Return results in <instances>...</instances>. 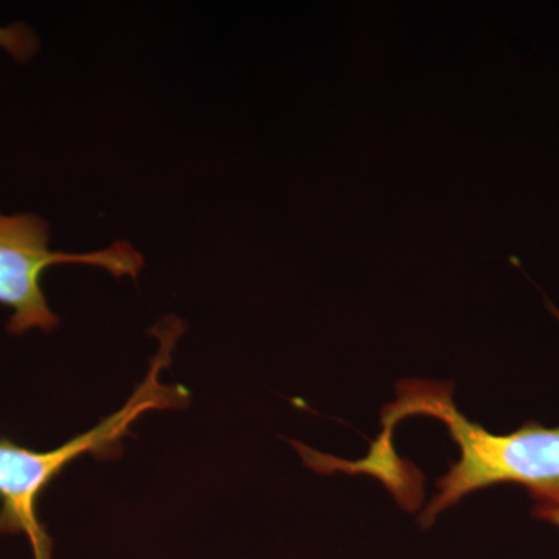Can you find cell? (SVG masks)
<instances>
[{
  "mask_svg": "<svg viewBox=\"0 0 559 559\" xmlns=\"http://www.w3.org/2000/svg\"><path fill=\"white\" fill-rule=\"evenodd\" d=\"M547 305L559 320V310ZM396 392V400L382 409V430L369 454L356 462L341 460L340 471L371 474L385 487L399 484L407 465H401L392 448L393 429L404 418L429 417L447 426L460 459L437 481V495L421 513L423 525L428 527L471 492L500 484L527 488L535 506L559 507V426L528 421L510 433H492L457 409L447 382L404 381Z\"/></svg>",
  "mask_w": 559,
  "mask_h": 559,
  "instance_id": "1",
  "label": "cell"
},
{
  "mask_svg": "<svg viewBox=\"0 0 559 559\" xmlns=\"http://www.w3.org/2000/svg\"><path fill=\"white\" fill-rule=\"evenodd\" d=\"M159 340V353L151 360L145 381L132 393L128 403L116 414L103 419L90 432L53 451L38 452L0 439V533H24L31 540L35 559L51 558V539L38 520L39 496L66 466L81 454L112 457L121 450L120 441L132 423L145 412L186 406L189 392L182 385H164L162 370L170 366L173 349L182 334V325L167 320L154 330Z\"/></svg>",
  "mask_w": 559,
  "mask_h": 559,
  "instance_id": "2",
  "label": "cell"
},
{
  "mask_svg": "<svg viewBox=\"0 0 559 559\" xmlns=\"http://www.w3.org/2000/svg\"><path fill=\"white\" fill-rule=\"evenodd\" d=\"M49 224L35 215H0V305L11 308L9 331L13 334L57 329L40 277L53 264L83 263L103 267L114 277H138L143 260L128 242L91 253L55 252L49 249Z\"/></svg>",
  "mask_w": 559,
  "mask_h": 559,
  "instance_id": "3",
  "label": "cell"
},
{
  "mask_svg": "<svg viewBox=\"0 0 559 559\" xmlns=\"http://www.w3.org/2000/svg\"><path fill=\"white\" fill-rule=\"evenodd\" d=\"M0 47L17 61H27L38 50V38L24 24H13L0 27Z\"/></svg>",
  "mask_w": 559,
  "mask_h": 559,
  "instance_id": "4",
  "label": "cell"
},
{
  "mask_svg": "<svg viewBox=\"0 0 559 559\" xmlns=\"http://www.w3.org/2000/svg\"><path fill=\"white\" fill-rule=\"evenodd\" d=\"M533 514L538 520L549 522V524L559 530V507L535 506Z\"/></svg>",
  "mask_w": 559,
  "mask_h": 559,
  "instance_id": "5",
  "label": "cell"
}]
</instances>
